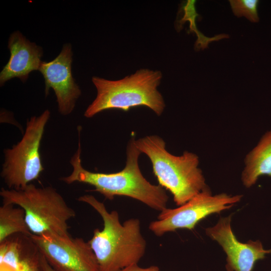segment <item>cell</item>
<instances>
[{
  "label": "cell",
  "mask_w": 271,
  "mask_h": 271,
  "mask_svg": "<svg viewBox=\"0 0 271 271\" xmlns=\"http://www.w3.org/2000/svg\"><path fill=\"white\" fill-rule=\"evenodd\" d=\"M32 239L49 263L57 271H100L88 242L56 234H31Z\"/></svg>",
  "instance_id": "ba28073f"
},
{
  "label": "cell",
  "mask_w": 271,
  "mask_h": 271,
  "mask_svg": "<svg viewBox=\"0 0 271 271\" xmlns=\"http://www.w3.org/2000/svg\"><path fill=\"white\" fill-rule=\"evenodd\" d=\"M232 11L237 17H244L250 22L259 21L257 0H229Z\"/></svg>",
  "instance_id": "2e32d148"
},
{
  "label": "cell",
  "mask_w": 271,
  "mask_h": 271,
  "mask_svg": "<svg viewBox=\"0 0 271 271\" xmlns=\"http://www.w3.org/2000/svg\"><path fill=\"white\" fill-rule=\"evenodd\" d=\"M135 140L133 136L128 143L126 164L122 170L112 173H97L85 169L81 164L79 134L78 149L70 161L72 172L61 180L67 184L78 182L91 185L95 188L94 191L109 200L117 196L129 197L162 211L167 208L169 197L164 188L151 184L143 175L139 165L142 153L137 148Z\"/></svg>",
  "instance_id": "6da1fadb"
},
{
  "label": "cell",
  "mask_w": 271,
  "mask_h": 271,
  "mask_svg": "<svg viewBox=\"0 0 271 271\" xmlns=\"http://www.w3.org/2000/svg\"><path fill=\"white\" fill-rule=\"evenodd\" d=\"M231 215L221 217L214 226L205 229L206 234L217 241L227 255V271H252L256 261L262 259L271 249L266 250L259 240L239 241L231 227Z\"/></svg>",
  "instance_id": "30bf717a"
},
{
  "label": "cell",
  "mask_w": 271,
  "mask_h": 271,
  "mask_svg": "<svg viewBox=\"0 0 271 271\" xmlns=\"http://www.w3.org/2000/svg\"><path fill=\"white\" fill-rule=\"evenodd\" d=\"M162 78L161 71L148 69L138 70L117 80L93 76L92 81L97 95L84 115L91 118L107 109L127 111L131 108L144 106L160 116L165 107L163 97L158 90Z\"/></svg>",
  "instance_id": "277c9868"
},
{
  "label": "cell",
  "mask_w": 271,
  "mask_h": 271,
  "mask_svg": "<svg viewBox=\"0 0 271 271\" xmlns=\"http://www.w3.org/2000/svg\"><path fill=\"white\" fill-rule=\"evenodd\" d=\"M241 179L247 188L261 176L271 177V130L266 132L257 145L246 155Z\"/></svg>",
  "instance_id": "4fadbf2b"
},
{
  "label": "cell",
  "mask_w": 271,
  "mask_h": 271,
  "mask_svg": "<svg viewBox=\"0 0 271 271\" xmlns=\"http://www.w3.org/2000/svg\"><path fill=\"white\" fill-rule=\"evenodd\" d=\"M120 271H160V268L156 265H152L148 267H141L138 264L128 266Z\"/></svg>",
  "instance_id": "e0dca14e"
},
{
  "label": "cell",
  "mask_w": 271,
  "mask_h": 271,
  "mask_svg": "<svg viewBox=\"0 0 271 271\" xmlns=\"http://www.w3.org/2000/svg\"><path fill=\"white\" fill-rule=\"evenodd\" d=\"M41 267L42 271H57L47 261L45 257L43 255L41 258Z\"/></svg>",
  "instance_id": "ac0fdd59"
},
{
  "label": "cell",
  "mask_w": 271,
  "mask_h": 271,
  "mask_svg": "<svg viewBox=\"0 0 271 271\" xmlns=\"http://www.w3.org/2000/svg\"><path fill=\"white\" fill-rule=\"evenodd\" d=\"M0 195L3 203L17 205L24 210L32 234L70 237L68 221L76 213L53 187H38L30 183L19 190L2 188Z\"/></svg>",
  "instance_id": "5b68a950"
},
{
  "label": "cell",
  "mask_w": 271,
  "mask_h": 271,
  "mask_svg": "<svg viewBox=\"0 0 271 271\" xmlns=\"http://www.w3.org/2000/svg\"><path fill=\"white\" fill-rule=\"evenodd\" d=\"M78 201L91 206L103 222V229H94L92 238L88 241L100 271H120L138 264L146 248L140 220L130 218L121 223L116 211L109 212L103 203L91 195L81 196Z\"/></svg>",
  "instance_id": "7a4b0ae2"
},
{
  "label": "cell",
  "mask_w": 271,
  "mask_h": 271,
  "mask_svg": "<svg viewBox=\"0 0 271 271\" xmlns=\"http://www.w3.org/2000/svg\"><path fill=\"white\" fill-rule=\"evenodd\" d=\"M8 48L11 55L0 73L1 86L15 77L25 82L31 72L39 70L42 62V48L29 41L19 31L10 35Z\"/></svg>",
  "instance_id": "8fae6325"
},
{
  "label": "cell",
  "mask_w": 271,
  "mask_h": 271,
  "mask_svg": "<svg viewBox=\"0 0 271 271\" xmlns=\"http://www.w3.org/2000/svg\"><path fill=\"white\" fill-rule=\"evenodd\" d=\"M30 236L24 210L12 204L3 203L0 207V243L16 234Z\"/></svg>",
  "instance_id": "9a60e30c"
},
{
  "label": "cell",
  "mask_w": 271,
  "mask_h": 271,
  "mask_svg": "<svg viewBox=\"0 0 271 271\" xmlns=\"http://www.w3.org/2000/svg\"><path fill=\"white\" fill-rule=\"evenodd\" d=\"M196 1L195 0H188L181 4L175 22L176 30L180 32L182 30L184 24L186 22H189V29L188 33H195L197 38L194 45L196 51L203 50L207 48L208 44L212 41L228 38L229 35L225 34L215 35L213 37H207L199 31L197 27L196 20L199 15L196 11Z\"/></svg>",
  "instance_id": "5bb4252c"
},
{
  "label": "cell",
  "mask_w": 271,
  "mask_h": 271,
  "mask_svg": "<svg viewBox=\"0 0 271 271\" xmlns=\"http://www.w3.org/2000/svg\"><path fill=\"white\" fill-rule=\"evenodd\" d=\"M135 145L149 158L159 185L172 194L177 205L185 204L209 188L196 154L185 151L181 156L174 155L166 150L164 140L157 135L136 140Z\"/></svg>",
  "instance_id": "3957f363"
},
{
  "label": "cell",
  "mask_w": 271,
  "mask_h": 271,
  "mask_svg": "<svg viewBox=\"0 0 271 271\" xmlns=\"http://www.w3.org/2000/svg\"><path fill=\"white\" fill-rule=\"evenodd\" d=\"M73 52L70 44L63 45L60 54L49 62L42 61L39 71L43 75L46 96L53 89L57 98L58 111L67 115L73 110L81 90L72 76Z\"/></svg>",
  "instance_id": "9c48e42d"
},
{
  "label": "cell",
  "mask_w": 271,
  "mask_h": 271,
  "mask_svg": "<svg viewBox=\"0 0 271 271\" xmlns=\"http://www.w3.org/2000/svg\"><path fill=\"white\" fill-rule=\"evenodd\" d=\"M50 117L49 110L39 116L31 117L27 120L21 140L12 148L4 150L1 176L9 189L24 188L43 171L40 147Z\"/></svg>",
  "instance_id": "8992f818"
},
{
  "label": "cell",
  "mask_w": 271,
  "mask_h": 271,
  "mask_svg": "<svg viewBox=\"0 0 271 271\" xmlns=\"http://www.w3.org/2000/svg\"><path fill=\"white\" fill-rule=\"evenodd\" d=\"M0 267H1V271H15L14 269H13L11 267L5 264H1Z\"/></svg>",
  "instance_id": "d6986e66"
},
{
  "label": "cell",
  "mask_w": 271,
  "mask_h": 271,
  "mask_svg": "<svg viewBox=\"0 0 271 271\" xmlns=\"http://www.w3.org/2000/svg\"><path fill=\"white\" fill-rule=\"evenodd\" d=\"M42 254L30 236L14 234L0 243V265L15 271H42Z\"/></svg>",
  "instance_id": "7c38bea8"
},
{
  "label": "cell",
  "mask_w": 271,
  "mask_h": 271,
  "mask_svg": "<svg viewBox=\"0 0 271 271\" xmlns=\"http://www.w3.org/2000/svg\"><path fill=\"white\" fill-rule=\"evenodd\" d=\"M242 197L241 195L232 196L224 193L213 195L209 188L178 208H166L161 211L149 228L157 236L179 229L192 230L204 218L230 209Z\"/></svg>",
  "instance_id": "52a82bcc"
}]
</instances>
